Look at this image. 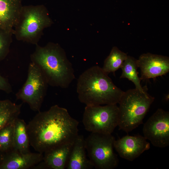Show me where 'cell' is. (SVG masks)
I'll return each mask as SVG.
<instances>
[{"label": "cell", "mask_w": 169, "mask_h": 169, "mask_svg": "<svg viewBox=\"0 0 169 169\" xmlns=\"http://www.w3.org/2000/svg\"><path fill=\"white\" fill-rule=\"evenodd\" d=\"M79 122L67 110L55 105L38 113L27 124L30 144L44 153L57 146L73 142L78 135Z\"/></svg>", "instance_id": "6da1fadb"}, {"label": "cell", "mask_w": 169, "mask_h": 169, "mask_svg": "<svg viewBox=\"0 0 169 169\" xmlns=\"http://www.w3.org/2000/svg\"><path fill=\"white\" fill-rule=\"evenodd\" d=\"M76 90L79 100L86 105L117 104L124 92L98 66L89 68L80 75Z\"/></svg>", "instance_id": "7a4b0ae2"}, {"label": "cell", "mask_w": 169, "mask_h": 169, "mask_svg": "<svg viewBox=\"0 0 169 169\" xmlns=\"http://www.w3.org/2000/svg\"><path fill=\"white\" fill-rule=\"evenodd\" d=\"M36 45L30 55L31 62L40 69L48 84L62 88L69 87L75 79L74 71L63 50L53 43Z\"/></svg>", "instance_id": "3957f363"}, {"label": "cell", "mask_w": 169, "mask_h": 169, "mask_svg": "<svg viewBox=\"0 0 169 169\" xmlns=\"http://www.w3.org/2000/svg\"><path fill=\"white\" fill-rule=\"evenodd\" d=\"M154 99L136 88L124 92L118 103L119 130L128 133L142 124Z\"/></svg>", "instance_id": "277c9868"}, {"label": "cell", "mask_w": 169, "mask_h": 169, "mask_svg": "<svg viewBox=\"0 0 169 169\" xmlns=\"http://www.w3.org/2000/svg\"><path fill=\"white\" fill-rule=\"evenodd\" d=\"M51 23L44 5L23 6L13 28V34L18 41L36 45L44 29Z\"/></svg>", "instance_id": "5b68a950"}, {"label": "cell", "mask_w": 169, "mask_h": 169, "mask_svg": "<svg viewBox=\"0 0 169 169\" xmlns=\"http://www.w3.org/2000/svg\"><path fill=\"white\" fill-rule=\"evenodd\" d=\"M115 138L111 134L91 133L85 139L89 159L94 167L98 169H113L119 163L114 151Z\"/></svg>", "instance_id": "8992f818"}, {"label": "cell", "mask_w": 169, "mask_h": 169, "mask_svg": "<svg viewBox=\"0 0 169 169\" xmlns=\"http://www.w3.org/2000/svg\"><path fill=\"white\" fill-rule=\"evenodd\" d=\"M119 109L117 104L86 105L82 122L91 133L110 134L118 126Z\"/></svg>", "instance_id": "52a82bcc"}, {"label": "cell", "mask_w": 169, "mask_h": 169, "mask_svg": "<svg viewBox=\"0 0 169 169\" xmlns=\"http://www.w3.org/2000/svg\"><path fill=\"white\" fill-rule=\"evenodd\" d=\"M49 85L40 69L31 62L28 67L27 79L16 94L17 100L27 103L34 111H40Z\"/></svg>", "instance_id": "ba28073f"}, {"label": "cell", "mask_w": 169, "mask_h": 169, "mask_svg": "<svg viewBox=\"0 0 169 169\" xmlns=\"http://www.w3.org/2000/svg\"><path fill=\"white\" fill-rule=\"evenodd\" d=\"M144 136L155 146L164 148L169 145V112L159 108L144 124Z\"/></svg>", "instance_id": "9c48e42d"}, {"label": "cell", "mask_w": 169, "mask_h": 169, "mask_svg": "<svg viewBox=\"0 0 169 169\" xmlns=\"http://www.w3.org/2000/svg\"><path fill=\"white\" fill-rule=\"evenodd\" d=\"M136 62L141 71V80L155 78L169 71V58L166 56L143 54L137 59Z\"/></svg>", "instance_id": "30bf717a"}, {"label": "cell", "mask_w": 169, "mask_h": 169, "mask_svg": "<svg viewBox=\"0 0 169 169\" xmlns=\"http://www.w3.org/2000/svg\"><path fill=\"white\" fill-rule=\"evenodd\" d=\"M141 135H129L115 140L114 148L122 158L132 161L150 148V144Z\"/></svg>", "instance_id": "8fae6325"}, {"label": "cell", "mask_w": 169, "mask_h": 169, "mask_svg": "<svg viewBox=\"0 0 169 169\" xmlns=\"http://www.w3.org/2000/svg\"><path fill=\"white\" fill-rule=\"evenodd\" d=\"M43 153H21L13 149L4 154L0 164V169H27L33 167L42 161Z\"/></svg>", "instance_id": "7c38bea8"}, {"label": "cell", "mask_w": 169, "mask_h": 169, "mask_svg": "<svg viewBox=\"0 0 169 169\" xmlns=\"http://www.w3.org/2000/svg\"><path fill=\"white\" fill-rule=\"evenodd\" d=\"M74 142L62 145L45 152L42 161L33 168L65 169Z\"/></svg>", "instance_id": "4fadbf2b"}, {"label": "cell", "mask_w": 169, "mask_h": 169, "mask_svg": "<svg viewBox=\"0 0 169 169\" xmlns=\"http://www.w3.org/2000/svg\"><path fill=\"white\" fill-rule=\"evenodd\" d=\"M22 0H0V30L13 32L23 7Z\"/></svg>", "instance_id": "5bb4252c"}, {"label": "cell", "mask_w": 169, "mask_h": 169, "mask_svg": "<svg viewBox=\"0 0 169 169\" xmlns=\"http://www.w3.org/2000/svg\"><path fill=\"white\" fill-rule=\"evenodd\" d=\"M94 166L87 158L85 139L78 135L75 140L66 167L67 169H90Z\"/></svg>", "instance_id": "9a60e30c"}, {"label": "cell", "mask_w": 169, "mask_h": 169, "mask_svg": "<svg viewBox=\"0 0 169 169\" xmlns=\"http://www.w3.org/2000/svg\"><path fill=\"white\" fill-rule=\"evenodd\" d=\"M13 141L14 149L23 153L30 152L27 125L23 120L18 118L14 122Z\"/></svg>", "instance_id": "2e32d148"}, {"label": "cell", "mask_w": 169, "mask_h": 169, "mask_svg": "<svg viewBox=\"0 0 169 169\" xmlns=\"http://www.w3.org/2000/svg\"><path fill=\"white\" fill-rule=\"evenodd\" d=\"M22 105L9 100H0V129L18 118Z\"/></svg>", "instance_id": "e0dca14e"}, {"label": "cell", "mask_w": 169, "mask_h": 169, "mask_svg": "<svg viewBox=\"0 0 169 169\" xmlns=\"http://www.w3.org/2000/svg\"><path fill=\"white\" fill-rule=\"evenodd\" d=\"M136 60L132 57L127 56L121 67L122 72L120 78L127 79L134 84L136 89L145 92V88L142 87L141 80L138 75Z\"/></svg>", "instance_id": "ac0fdd59"}, {"label": "cell", "mask_w": 169, "mask_h": 169, "mask_svg": "<svg viewBox=\"0 0 169 169\" xmlns=\"http://www.w3.org/2000/svg\"><path fill=\"white\" fill-rule=\"evenodd\" d=\"M128 55L116 47H113L109 55L105 60L103 70L108 74L114 73L121 68L124 62Z\"/></svg>", "instance_id": "d6986e66"}, {"label": "cell", "mask_w": 169, "mask_h": 169, "mask_svg": "<svg viewBox=\"0 0 169 169\" xmlns=\"http://www.w3.org/2000/svg\"><path fill=\"white\" fill-rule=\"evenodd\" d=\"M14 121L0 129V153L1 154H4L14 149L13 127Z\"/></svg>", "instance_id": "ffe728a7"}, {"label": "cell", "mask_w": 169, "mask_h": 169, "mask_svg": "<svg viewBox=\"0 0 169 169\" xmlns=\"http://www.w3.org/2000/svg\"><path fill=\"white\" fill-rule=\"evenodd\" d=\"M13 34V32L0 30V61L4 59L9 52Z\"/></svg>", "instance_id": "44dd1931"}, {"label": "cell", "mask_w": 169, "mask_h": 169, "mask_svg": "<svg viewBox=\"0 0 169 169\" xmlns=\"http://www.w3.org/2000/svg\"><path fill=\"white\" fill-rule=\"evenodd\" d=\"M0 90H2L7 93L12 92L11 84L8 80L0 74Z\"/></svg>", "instance_id": "7402d4cb"}, {"label": "cell", "mask_w": 169, "mask_h": 169, "mask_svg": "<svg viewBox=\"0 0 169 169\" xmlns=\"http://www.w3.org/2000/svg\"><path fill=\"white\" fill-rule=\"evenodd\" d=\"M3 154H1L0 153V164L1 162V161L2 160L3 156Z\"/></svg>", "instance_id": "603a6c76"}]
</instances>
